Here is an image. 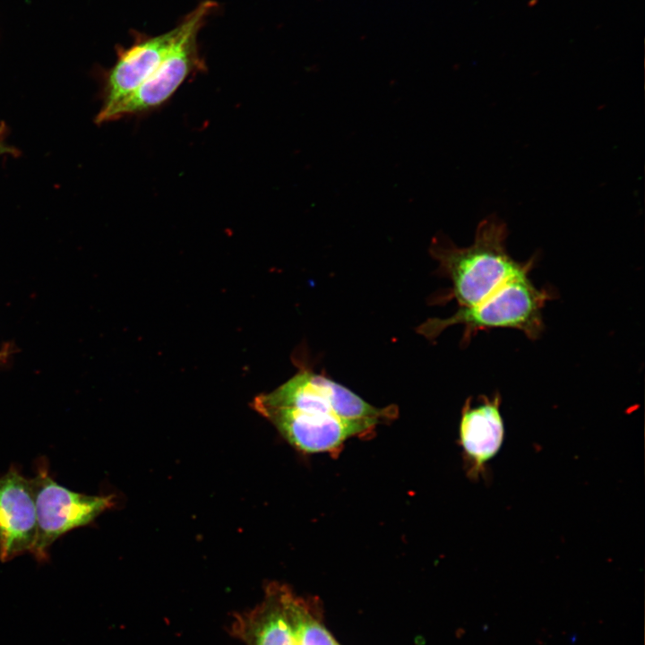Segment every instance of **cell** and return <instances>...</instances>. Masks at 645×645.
<instances>
[{"label":"cell","instance_id":"cell-9","mask_svg":"<svg viewBox=\"0 0 645 645\" xmlns=\"http://www.w3.org/2000/svg\"><path fill=\"white\" fill-rule=\"evenodd\" d=\"M502 399L496 392L491 397L480 395L464 404L459 426L460 445L468 464V475L477 479L486 471V463L500 451L504 439V423L501 413Z\"/></svg>","mask_w":645,"mask_h":645},{"label":"cell","instance_id":"cell-6","mask_svg":"<svg viewBox=\"0 0 645 645\" xmlns=\"http://www.w3.org/2000/svg\"><path fill=\"white\" fill-rule=\"evenodd\" d=\"M254 408L270 420L291 445L308 453L338 452L348 439L366 435L375 428L369 423L322 412L279 407Z\"/></svg>","mask_w":645,"mask_h":645},{"label":"cell","instance_id":"cell-3","mask_svg":"<svg viewBox=\"0 0 645 645\" xmlns=\"http://www.w3.org/2000/svg\"><path fill=\"white\" fill-rule=\"evenodd\" d=\"M211 0L201 2L177 25V34L151 74L129 97L111 109L99 123L141 113L167 101L184 81L202 66L197 35L215 8Z\"/></svg>","mask_w":645,"mask_h":645},{"label":"cell","instance_id":"cell-5","mask_svg":"<svg viewBox=\"0 0 645 645\" xmlns=\"http://www.w3.org/2000/svg\"><path fill=\"white\" fill-rule=\"evenodd\" d=\"M36 502L38 532L33 556L38 562L49 558L53 543L67 532L90 524L99 515L113 507V495H89L58 484L49 475L44 460L38 464L31 478Z\"/></svg>","mask_w":645,"mask_h":645},{"label":"cell","instance_id":"cell-8","mask_svg":"<svg viewBox=\"0 0 645 645\" xmlns=\"http://www.w3.org/2000/svg\"><path fill=\"white\" fill-rule=\"evenodd\" d=\"M177 30L176 26L163 34L137 36L129 47L119 51L107 77L104 103L96 122L129 97L151 74L168 51Z\"/></svg>","mask_w":645,"mask_h":645},{"label":"cell","instance_id":"cell-2","mask_svg":"<svg viewBox=\"0 0 645 645\" xmlns=\"http://www.w3.org/2000/svg\"><path fill=\"white\" fill-rule=\"evenodd\" d=\"M524 271L487 298L470 307H460L447 318H431L417 331L428 339L437 337L455 324L464 326L463 344L479 331L510 328L520 331L529 340L538 339L544 329L542 311L556 295L552 288H537Z\"/></svg>","mask_w":645,"mask_h":645},{"label":"cell","instance_id":"cell-1","mask_svg":"<svg viewBox=\"0 0 645 645\" xmlns=\"http://www.w3.org/2000/svg\"><path fill=\"white\" fill-rule=\"evenodd\" d=\"M506 224L496 215L477 225L473 243L458 247L444 236L435 237L430 254L439 263V272L452 282L450 297L460 307L473 306L497 291L515 276L531 271L536 256L524 262L507 251Z\"/></svg>","mask_w":645,"mask_h":645},{"label":"cell","instance_id":"cell-4","mask_svg":"<svg viewBox=\"0 0 645 645\" xmlns=\"http://www.w3.org/2000/svg\"><path fill=\"white\" fill-rule=\"evenodd\" d=\"M252 406L321 411L375 426L398 415L394 405L374 407L345 386L310 370H300L274 391L257 396Z\"/></svg>","mask_w":645,"mask_h":645},{"label":"cell","instance_id":"cell-7","mask_svg":"<svg viewBox=\"0 0 645 645\" xmlns=\"http://www.w3.org/2000/svg\"><path fill=\"white\" fill-rule=\"evenodd\" d=\"M38 532L31 478L16 467L0 477V561L32 553Z\"/></svg>","mask_w":645,"mask_h":645},{"label":"cell","instance_id":"cell-12","mask_svg":"<svg viewBox=\"0 0 645 645\" xmlns=\"http://www.w3.org/2000/svg\"><path fill=\"white\" fill-rule=\"evenodd\" d=\"M5 132V125L4 123L0 124V156L4 154H13L15 150L4 143V136Z\"/></svg>","mask_w":645,"mask_h":645},{"label":"cell","instance_id":"cell-10","mask_svg":"<svg viewBox=\"0 0 645 645\" xmlns=\"http://www.w3.org/2000/svg\"><path fill=\"white\" fill-rule=\"evenodd\" d=\"M231 632L245 645H295L276 582L266 588L260 605L235 616Z\"/></svg>","mask_w":645,"mask_h":645},{"label":"cell","instance_id":"cell-13","mask_svg":"<svg viewBox=\"0 0 645 645\" xmlns=\"http://www.w3.org/2000/svg\"><path fill=\"white\" fill-rule=\"evenodd\" d=\"M11 349L8 346H5L0 349V365L4 364L11 353Z\"/></svg>","mask_w":645,"mask_h":645},{"label":"cell","instance_id":"cell-11","mask_svg":"<svg viewBox=\"0 0 645 645\" xmlns=\"http://www.w3.org/2000/svg\"><path fill=\"white\" fill-rule=\"evenodd\" d=\"M295 645H339L310 611L308 605L286 585L276 583Z\"/></svg>","mask_w":645,"mask_h":645}]
</instances>
